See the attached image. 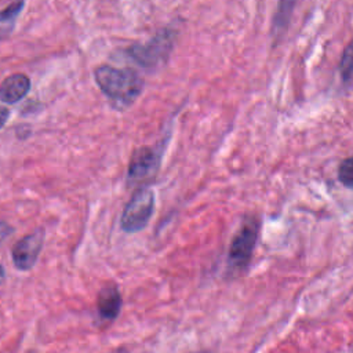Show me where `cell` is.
Returning <instances> with one entry per match:
<instances>
[{
	"label": "cell",
	"mask_w": 353,
	"mask_h": 353,
	"mask_svg": "<svg viewBox=\"0 0 353 353\" xmlns=\"http://www.w3.org/2000/svg\"><path fill=\"white\" fill-rule=\"evenodd\" d=\"M23 7H25L23 1H15V3H11L7 8L0 11V40L6 39L12 32L15 26V21Z\"/></svg>",
	"instance_id": "cell-9"
},
{
	"label": "cell",
	"mask_w": 353,
	"mask_h": 353,
	"mask_svg": "<svg viewBox=\"0 0 353 353\" xmlns=\"http://www.w3.org/2000/svg\"><path fill=\"white\" fill-rule=\"evenodd\" d=\"M352 43H349L342 54L341 62H339V72H341V79L345 84H349L352 80V59H353V52H352Z\"/></svg>",
	"instance_id": "cell-11"
},
{
	"label": "cell",
	"mask_w": 353,
	"mask_h": 353,
	"mask_svg": "<svg viewBox=\"0 0 353 353\" xmlns=\"http://www.w3.org/2000/svg\"><path fill=\"white\" fill-rule=\"evenodd\" d=\"M109 353H128V350L125 349V347H117V349H114V350H112V352H109Z\"/></svg>",
	"instance_id": "cell-15"
},
{
	"label": "cell",
	"mask_w": 353,
	"mask_h": 353,
	"mask_svg": "<svg viewBox=\"0 0 353 353\" xmlns=\"http://www.w3.org/2000/svg\"><path fill=\"white\" fill-rule=\"evenodd\" d=\"M43 243H44L43 229H37L33 233L26 234L21 240H18V243L12 247V251H11L14 266L18 270L32 269L43 248Z\"/></svg>",
	"instance_id": "cell-5"
},
{
	"label": "cell",
	"mask_w": 353,
	"mask_h": 353,
	"mask_svg": "<svg viewBox=\"0 0 353 353\" xmlns=\"http://www.w3.org/2000/svg\"><path fill=\"white\" fill-rule=\"evenodd\" d=\"M94 77L101 91L117 108L130 106L143 90V80L131 68L102 65L95 69Z\"/></svg>",
	"instance_id": "cell-1"
},
{
	"label": "cell",
	"mask_w": 353,
	"mask_h": 353,
	"mask_svg": "<svg viewBox=\"0 0 353 353\" xmlns=\"http://www.w3.org/2000/svg\"><path fill=\"white\" fill-rule=\"evenodd\" d=\"M154 208V193L150 188H138L120 216V226L127 233L142 230L150 221Z\"/></svg>",
	"instance_id": "cell-3"
},
{
	"label": "cell",
	"mask_w": 353,
	"mask_h": 353,
	"mask_svg": "<svg viewBox=\"0 0 353 353\" xmlns=\"http://www.w3.org/2000/svg\"><path fill=\"white\" fill-rule=\"evenodd\" d=\"M160 152L152 146L138 148L130 160L127 176L132 182H139L146 178L154 176L160 164Z\"/></svg>",
	"instance_id": "cell-6"
},
{
	"label": "cell",
	"mask_w": 353,
	"mask_h": 353,
	"mask_svg": "<svg viewBox=\"0 0 353 353\" xmlns=\"http://www.w3.org/2000/svg\"><path fill=\"white\" fill-rule=\"evenodd\" d=\"M121 309V295L116 284L102 287L97 295V310L101 319L114 320Z\"/></svg>",
	"instance_id": "cell-7"
},
{
	"label": "cell",
	"mask_w": 353,
	"mask_h": 353,
	"mask_svg": "<svg viewBox=\"0 0 353 353\" xmlns=\"http://www.w3.org/2000/svg\"><path fill=\"white\" fill-rule=\"evenodd\" d=\"M4 279H6V273H4L3 266L0 265V283H3V281H4Z\"/></svg>",
	"instance_id": "cell-16"
},
{
	"label": "cell",
	"mask_w": 353,
	"mask_h": 353,
	"mask_svg": "<svg viewBox=\"0 0 353 353\" xmlns=\"http://www.w3.org/2000/svg\"><path fill=\"white\" fill-rule=\"evenodd\" d=\"M338 178L339 181L346 186L352 188L353 186V161L352 157H346L338 168Z\"/></svg>",
	"instance_id": "cell-12"
},
{
	"label": "cell",
	"mask_w": 353,
	"mask_h": 353,
	"mask_svg": "<svg viewBox=\"0 0 353 353\" xmlns=\"http://www.w3.org/2000/svg\"><path fill=\"white\" fill-rule=\"evenodd\" d=\"M294 6H295L294 1H281L279 4V8L273 19V34H281V32L285 30Z\"/></svg>",
	"instance_id": "cell-10"
},
{
	"label": "cell",
	"mask_w": 353,
	"mask_h": 353,
	"mask_svg": "<svg viewBox=\"0 0 353 353\" xmlns=\"http://www.w3.org/2000/svg\"><path fill=\"white\" fill-rule=\"evenodd\" d=\"M30 88V79L23 73H14L0 84V101L15 103L21 101Z\"/></svg>",
	"instance_id": "cell-8"
},
{
	"label": "cell",
	"mask_w": 353,
	"mask_h": 353,
	"mask_svg": "<svg viewBox=\"0 0 353 353\" xmlns=\"http://www.w3.org/2000/svg\"><path fill=\"white\" fill-rule=\"evenodd\" d=\"M12 232H14V229H12L11 225H8V223L4 222V221H0V244H1Z\"/></svg>",
	"instance_id": "cell-13"
},
{
	"label": "cell",
	"mask_w": 353,
	"mask_h": 353,
	"mask_svg": "<svg viewBox=\"0 0 353 353\" xmlns=\"http://www.w3.org/2000/svg\"><path fill=\"white\" fill-rule=\"evenodd\" d=\"M258 233H259L258 219L254 216L245 218L240 229L232 239L229 252H228L229 268L234 270H241L250 263L256 240H258Z\"/></svg>",
	"instance_id": "cell-4"
},
{
	"label": "cell",
	"mask_w": 353,
	"mask_h": 353,
	"mask_svg": "<svg viewBox=\"0 0 353 353\" xmlns=\"http://www.w3.org/2000/svg\"><path fill=\"white\" fill-rule=\"evenodd\" d=\"M175 37L176 30L164 28L143 44H134L128 47L127 54L142 68H153L167 59L174 47Z\"/></svg>",
	"instance_id": "cell-2"
},
{
	"label": "cell",
	"mask_w": 353,
	"mask_h": 353,
	"mask_svg": "<svg viewBox=\"0 0 353 353\" xmlns=\"http://www.w3.org/2000/svg\"><path fill=\"white\" fill-rule=\"evenodd\" d=\"M10 114V109H7L6 106H0V128H3L4 124L8 121Z\"/></svg>",
	"instance_id": "cell-14"
}]
</instances>
